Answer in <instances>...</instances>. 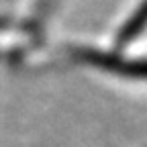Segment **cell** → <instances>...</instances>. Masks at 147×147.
<instances>
[{"label":"cell","mask_w":147,"mask_h":147,"mask_svg":"<svg viewBox=\"0 0 147 147\" xmlns=\"http://www.w3.org/2000/svg\"><path fill=\"white\" fill-rule=\"evenodd\" d=\"M59 6V0H29V14L39 21H49L53 10Z\"/></svg>","instance_id":"cell-1"}]
</instances>
